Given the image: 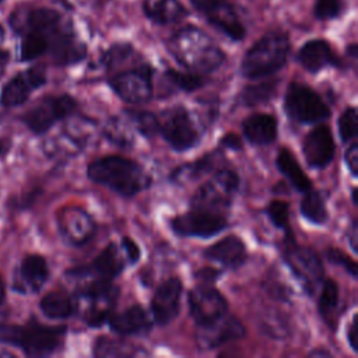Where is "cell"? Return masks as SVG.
I'll return each mask as SVG.
<instances>
[{"label":"cell","instance_id":"2","mask_svg":"<svg viewBox=\"0 0 358 358\" xmlns=\"http://www.w3.org/2000/svg\"><path fill=\"white\" fill-rule=\"evenodd\" d=\"M166 48L180 66L199 74L213 73L225 62V53L213 38L193 25L176 31L168 39Z\"/></svg>","mask_w":358,"mask_h":358},{"label":"cell","instance_id":"20","mask_svg":"<svg viewBox=\"0 0 358 358\" xmlns=\"http://www.w3.org/2000/svg\"><path fill=\"white\" fill-rule=\"evenodd\" d=\"M124 270V260L119 253V249L115 243H109L105 246L101 253L87 266L74 267L67 271L69 275L76 278H101V280H110L116 278Z\"/></svg>","mask_w":358,"mask_h":358},{"label":"cell","instance_id":"30","mask_svg":"<svg viewBox=\"0 0 358 358\" xmlns=\"http://www.w3.org/2000/svg\"><path fill=\"white\" fill-rule=\"evenodd\" d=\"M301 215L315 225H323L329 220V211L324 197L317 190H306L301 200Z\"/></svg>","mask_w":358,"mask_h":358},{"label":"cell","instance_id":"16","mask_svg":"<svg viewBox=\"0 0 358 358\" xmlns=\"http://www.w3.org/2000/svg\"><path fill=\"white\" fill-rule=\"evenodd\" d=\"M46 83V70L43 66L29 67L11 80H8L0 92V105L14 108L22 105L31 92Z\"/></svg>","mask_w":358,"mask_h":358},{"label":"cell","instance_id":"40","mask_svg":"<svg viewBox=\"0 0 358 358\" xmlns=\"http://www.w3.org/2000/svg\"><path fill=\"white\" fill-rule=\"evenodd\" d=\"M357 127H358V117L355 106H348L343 110L338 117V136L343 143H350L357 137Z\"/></svg>","mask_w":358,"mask_h":358},{"label":"cell","instance_id":"19","mask_svg":"<svg viewBox=\"0 0 358 358\" xmlns=\"http://www.w3.org/2000/svg\"><path fill=\"white\" fill-rule=\"evenodd\" d=\"M336 145L331 130L327 124H319L313 127L303 138L302 152L305 161L310 168L323 169L334 157Z\"/></svg>","mask_w":358,"mask_h":358},{"label":"cell","instance_id":"44","mask_svg":"<svg viewBox=\"0 0 358 358\" xmlns=\"http://www.w3.org/2000/svg\"><path fill=\"white\" fill-rule=\"evenodd\" d=\"M120 242H122V248L124 250V255L127 257V262L130 264L137 263L138 259H140V255H141L138 245L131 238H129V236H123Z\"/></svg>","mask_w":358,"mask_h":358},{"label":"cell","instance_id":"49","mask_svg":"<svg viewBox=\"0 0 358 358\" xmlns=\"http://www.w3.org/2000/svg\"><path fill=\"white\" fill-rule=\"evenodd\" d=\"M8 59H10V55L6 49H1L0 48V77L3 76L4 70H6V66L8 63Z\"/></svg>","mask_w":358,"mask_h":358},{"label":"cell","instance_id":"33","mask_svg":"<svg viewBox=\"0 0 358 358\" xmlns=\"http://www.w3.org/2000/svg\"><path fill=\"white\" fill-rule=\"evenodd\" d=\"M338 308V285L334 280L327 278L323 282L320 296H319V312L326 323L334 329V315Z\"/></svg>","mask_w":358,"mask_h":358},{"label":"cell","instance_id":"3","mask_svg":"<svg viewBox=\"0 0 358 358\" xmlns=\"http://www.w3.org/2000/svg\"><path fill=\"white\" fill-rule=\"evenodd\" d=\"M87 176L123 197H133L151 185L150 175L137 162L120 155H106L92 161L87 166Z\"/></svg>","mask_w":358,"mask_h":358},{"label":"cell","instance_id":"39","mask_svg":"<svg viewBox=\"0 0 358 358\" xmlns=\"http://www.w3.org/2000/svg\"><path fill=\"white\" fill-rule=\"evenodd\" d=\"M266 215L275 228L285 229L289 234V204L287 201L273 200L266 207Z\"/></svg>","mask_w":358,"mask_h":358},{"label":"cell","instance_id":"6","mask_svg":"<svg viewBox=\"0 0 358 358\" xmlns=\"http://www.w3.org/2000/svg\"><path fill=\"white\" fill-rule=\"evenodd\" d=\"M284 109L289 119L302 124H313L326 120L330 109L323 98L302 83H291L284 98Z\"/></svg>","mask_w":358,"mask_h":358},{"label":"cell","instance_id":"37","mask_svg":"<svg viewBox=\"0 0 358 358\" xmlns=\"http://www.w3.org/2000/svg\"><path fill=\"white\" fill-rule=\"evenodd\" d=\"M129 122L133 124L134 130L144 137H152L158 133V116L147 110H126Z\"/></svg>","mask_w":358,"mask_h":358},{"label":"cell","instance_id":"28","mask_svg":"<svg viewBox=\"0 0 358 358\" xmlns=\"http://www.w3.org/2000/svg\"><path fill=\"white\" fill-rule=\"evenodd\" d=\"M275 164L278 171L288 179V182L295 190L305 193L306 190L312 189V183L308 175L303 172L295 155L288 148H281L278 151Z\"/></svg>","mask_w":358,"mask_h":358},{"label":"cell","instance_id":"50","mask_svg":"<svg viewBox=\"0 0 358 358\" xmlns=\"http://www.w3.org/2000/svg\"><path fill=\"white\" fill-rule=\"evenodd\" d=\"M347 55L348 56H351V57H357V55H358V48H357V45L355 43H351L350 46H347Z\"/></svg>","mask_w":358,"mask_h":358},{"label":"cell","instance_id":"43","mask_svg":"<svg viewBox=\"0 0 358 358\" xmlns=\"http://www.w3.org/2000/svg\"><path fill=\"white\" fill-rule=\"evenodd\" d=\"M344 161L351 175L357 178L358 176V144L357 143H351L347 147L344 154Z\"/></svg>","mask_w":358,"mask_h":358},{"label":"cell","instance_id":"17","mask_svg":"<svg viewBox=\"0 0 358 358\" xmlns=\"http://www.w3.org/2000/svg\"><path fill=\"white\" fill-rule=\"evenodd\" d=\"M182 291L183 284L178 277L166 278L157 287L151 299V313L158 326L169 324L178 316Z\"/></svg>","mask_w":358,"mask_h":358},{"label":"cell","instance_id":"34","mask_svg":"<svg viewBox=\"0 0 358 358\" xmlns=\"http://www.w3.org/2000/svg\"><path fill=\"white\" fill-rule=\"evenodd\" d=\"M164 77L168 83H171L176 90L185 91V92H192L196 91L201 87L206 85L207 80L203 74L193 73V71H179L175 69H168L164 73Z\"/></svg>","mask_w":358,"mask_h":358},{"label":"cell","instance_id":"26","mask_svg":"<svg viewBox=\"0 0 358 358\" xmlns=\"http://www.w3.org/2000/svg\"><path fill=\"white\" fill-rule=\"evenodd\" d=\"M18 289L38 292L49 278V266L45 257L29 255L24 257L18 270Z\"/></svg>","mask_w":358,"mask_h":358},{"label":"cell","instance_id":"38","mask_svg":"<svg viewBox=\"0 0 358 358\" xmlns=\"http://www.w3.org/2000/svg\"><path fill=\"white\" fill-rule=\"evenodd\" d=\"M94 354L98 357H115V355H133L136 354V350L133 345L120 343L117 340H112L108 337H101L96 340L94 345Z\"/></svg>","mask_w":358,"mask_h":358},{"label":"cell","instance_id":"48","mask_svg":"<svg viewBox=\"0 0 358 358\" xmlns=\"http://www.w3.org/2000/svg\"><path fill=\"white\" fill-rule=\"evenodd\" d=\"M347 241L352 249V252L357 253V246H358V231H357V221H352L350 229L347 231Z\"/></svg>","mask_w":358,"mask_h":358},{"label":"cell","instance_id":"8","mask_svg":"<svg viewBox=\"0 0 358 358\" xmlns=\"http://www.w3.org/2000/svg\"><path fill=\"white\" fill-rule=\"evenodd\" d=\"M287 238L289 242L284 250V262L303 289L308 294H313L324 278L322 260L312 248L295 243L292 235L287 234Z\"/></svg>","mask_w":358,"mask_h":358},{"label":"cell","instance_id":"5","mask_svg":"<svg viewBox=\"0 0 358 358\" xmlns=\"http://www.w3.org/2000/svg\"><path fill=\"white\" fill-rule=\"evenodd\" d=\"M64 326H45L35 320L25 326L0 324V341L20 347L29 357L53 354L63 343Z\"/></svg>","mask_w":358,"mask_h":358},{"label":"cell","instance_id":"36","mask_svg":"<svg viewBox=\"0 0 358 358\" xmlns=\"http://www.w3.org/2000/svg\"><path fill=\"white\" fill-rule=\"evenodd\" d=\"M136 53V49L127 43V42H117L110 45L102 55L99 59V63L106 69V70H112L117 66H120L122 63L127 62L130 57H133Z\"/></svg>","mask_w":358,"mask_h":358},{"label":"cell","instance_id":"56","mask_svg":"<svg viewBox=\"0 0 358 358\" xmlns=\"http://www.w3.org/2000/svg\"><path fill=\"white\" fill-rule=\"evenodd\" d=\"M3 1H4V0H0V4H1V3H3Z\"/></svg>","mask_w":358,"mask_h":358},{"label":"cell","instance_id":"52","mask_svg":"<svg viewBox=\"0 0 358 358\" xmlns=\"http://www.w3.org/2000/svg\"><path fill=\"white\" fill-rule=\"evenodd\" d=\"M358 189L354 186L352 189H351V201L354 203V204H357L358 203Z\"/></svg>","mask_w":358,"mask_h":358},{"label":"cell","instance_id":"18","mask_svg":"<svg viewBox=\"0 0 358 358\" xmlns=\"http://www.w3.org/2000/svg\"><path fill=\"white\" fill-rule=\"evenodd\" d=\"M246 330L234 316L225 313L222 317L203 326H197L196 340L200 348L211 350L229 341L242 338Z\"/></svg>","mask_w":358,"mask_h":358},{"label":"cell","instance_id":"51","mask_svg":"<svg viewBox=\"0 0 358 358\" xmlns=\"http://www.w3.org/2000/svg\"><path fill=\"white\" fill-rule=\"evenodd\" d=\"M4 298H6V287H4V282L0 280V305L3 303Z\"/></svg>","mask_w":358,"mask_h":358},{"label":"cell","instance_id":"21","mask_svg":"<svg viewBox=\"0 0 358 358\" xmlns=\"http://www.w3.org/2000/svg\"><path fill=\"white\" fill-rule=\"evenodd\" d=\"M203 256L207 260L220 263L225 268L236 270L245 264L248 250L243 241L236 235H228L204 249Z\"/></svg>","mask_w":358,"mask_h":358},{"label":"cell","instance_id":"11","mask_svg":"<svg viewBox=\"0 0 358 358\" xmlns=\"http://www.w3.org/2000/svg\"><path fill=\"white\" fill-rule=\"evenodd\" d=\"M117 295L119 288L115 287L110 280L94 278L91 282L85 284L78 291V296L88 301V306L83 313V320L87 326L101 327L108 322Z\"/></svg>","mask_w":358,"mask_h":358},{"label":"cell","instance_id":"35","mask_svg":"<svg viewBox=\"0 0 358 358\" xmlns=\"http://www.w3.org/2000/svg\"><path fill=\"white\" fill-rule=\"evenodd\" d=\"M48 41L43 35L36 32H27L21 35L20 43V60L31 62L38 59L39 56L48 53Z\"/></svg>","mask_w":358,"mask_h":358},{"label":"cell","instance_id":"22","mask_svg":"<svg viewBox=\"0 0 358 358\" xmlns=\"http://www.w3.org/2000/svg\"><path fill=\"white\" fill-rule=\"evenodd\" d=\"M296 60L309 73H319L329 66H341L338 57L333 53L330 43L322 38L306 41L298 50Z\"/></svg>","mask_w":358,"mask_h":358},{"label":"cell","instance_id":"13","mask_svg":"<svg viewBox=\"0 0 358 358\" xmlns=\"http://www.w3.org/2000/svg\"><path fill=\"white\" fill-rule=\"evenodd\" d=\"M76 108V99L67 94L45 96L25 113L24 123L32 133L43 134L56 122L70 116Z\"/></svg>","mask_w":358,"mask_h":358},{"label":"cell","instance_id":"53","mask_svg":"<svg viewBox=\"0 0 358 358\" xmlns=\"http://www.w3.org/2000/svg\"><path fill=\"white\" fill-rule=\"evenodd\" d=\"M316 354H322V355H329V354H327L326 351H323V350H322V351H312V352H310V355H316Z\"/></svg>","mask_w":358,"mask_h":358},{"label":"cell","instance_id":"23","mask_svg":"<svg viewBox=\"0 0 358 358\" xmlns=\"http://www.w3.org/2000/svg\"><path fill=\"white\" fill-rule=\"evenodd\" d=\"M60 232L64 239L76 246L88 242L95 232V222L92 218L80 208H69L60 215Z\"/></svg>","mask_w":358,"mask_h":358},{"label":"cell","instance_id":"31","mask_svg":"<svg viewBox=\"0 0 358 358\" xmlns=\"http://www.w3.org/2000/svg\"><path fill=\"white\" fill-rule=\"evenodd\" d=\"M215 155H217L215 152H211V154H207V155L199 158L197 161H194L192 164H185L182 166H178L172 172L171 180L175 183H182L183 180L196 179L208 172H213V169L215 166V161H217Z\"/></svg>","mask_w":358,"mask_h":358},{"label":"cell","instance_id":"47","mask_svg":"<svg viewBox=\"0 0 358 358\" xmlns=\"http://www.w3.org/2000/svg\"><path fill=\"white\" fill-rule=\"evenodd\" d=\"M196 275H197L200 280H203L204 282L211 284L213 281H215V280L221 275V270H215V268H211V267H206V268L199 270Z\"/></svg>","mask_w":358,"mask_h":358},{"label":"cell","instance_id":"24","mask_svg":"<svg viewBox=\"0 0 358 358\" xmlns=\"http://www.w3.org/2000/svg\"><path fill=\"white\" fill-rule=\"evenodd\" d=\"M109 327L119 336H140L151 330V319L145 309L140 305H131L120 313L110 315Z\"/></svg>","mask_w":358,"mask_h":358},{"label":"cell","instance_id":"46","mask_svg":"<svg viewBox=\"0 0 358 358\" xmlns=\"http://www.w3.org/2000/svg\"><path fill=\"white\" fill-rule=\"evenodd\" d=\"M220 145L224 147V148L234 150V151L242 150V141H241L239 136L235 134V133H228V134H225V136L220 140Z\"/></svg>","mask_w":358,"mask_h":358},{"label":"cell","instance_id":"54","mask_svg":"<svg viewBox=\"0 0 358 358\" xmlns=\"http://www.w3.org/2000/svg\"><path fill=\"white\" fill-rule=\"evenodd\" d=\"M3 36H4V34H3V28L0 27V43H1V41H3Z\"/></svg>","mask_w":358,"mask_h":358},{"label":"cell","instance_id":"41","mask_svg":"<svg viewBox=\"0 0 358 358\" xmlns=\"http://www.w3.org/2000/svg\"><path fill=\"white\" fill-rule=\"evenodd\" d=\"M343 11V0H315L313 15L320 21H330L340 17Z\"/></svg>","mask_w":358,"mask_h":358},{"label":"cell","instance_id":"45","mask_svg":"<svg viewBox=\"0 0 358 358\" xmlns=\"http://www.w3.org/2000/svg\"><path fill=\"white\" fill-rule=\"evenodd\" d=\"M347 341L354 352L358 351V315L352 316V320L347 329Z\"/></svg>","mask_w":358,"mask_h":358},{"label":"cell","instance_id":"27","mask_svg":"<svg viewBox=\"0 0 358 358\" xmlns=\"http://www.w3.org/2000/svg\"><path fill=\"white\" fill-rule=\"evenodd\" d=\"M144 15L157 25H171L187 15L186 7L178 0H144Z\"/></svg>","mask_w":358,"mask_h":358},{"label":"cell","instance_id":"9","mask_svg":"<svg viewBox=\"0 0 358 358\" xmlns=\"http://www.w3.org/2000/svg\"><path fill=\"white\" fill-rule=\"evenodd\" d=\"M238 173L229 168H218L213 178L203 183L194 193L190 206L194 208L218 211L231 204V200L238 192Z\"/></svg>","mask_w":358,"mask_h":358},{"label":"cell","instance_id":"10","mask_svg":"<svg viewBox=\"0 0 358 358\" xmlns=\"http://www.w3.org/2000/svg\"><path fill=\"white\" fill-rule=\"evenodd\" d=\"M154 69L148 63L122 70L109 78L113 92L129 103H145L152 96Z\"/></svg>","mask_w":358,"mask_h":358},{"label":"cell","instance_id":"4","mask_svg":"<svg viewBox=\"0 0 358 358\" xmlns=\"http://www.w3.org/2000/svg\"><path fill=\"white\" fill-rule=\"evenodd\" d=\"M289 52L288 35L284 31L271 29L246 50L241 62V73L250 80L268 77L285 66Z\"/></svg>","mask_w":358,"mask_h":358},{"label":"cell","instance_id":"15","mask_svg":"<svg viewBox=\"0 0 358 358\" xmlns=\"http://www.w3.org/2000/svg\"><path fill=\"white\" fill-rule=\"evenodd\" d=\"M189 312L197 326L208 324L228 313L225 296L208 282L199 284L187 295Z\"/></svg>","mask_w":358,"mask_h":358},{"label":"cell","instance_id":"55","mask_svg":"<svg viewBox=\"0 0 358 358\" xmlns=\"http://www.w3.org/2000/svg\"><path fill=\"white\" fill-rule=\"evenodd\" d=\"M60 1H63V3H64V4H67V3H66V0H60Z\"/></svg>","mask_w":358,"mask_h":358},{"label":"cell","instance_id":"29","mask_svg":"<svg viewBox=\"0 0 358 358\" xmlns=\"http://www.w3.org/2000/svg\"><path fill=\"white\" fill-rule=\"evenodd\" d=\"M41 310L45 316L50 319H67L73 316L77 310V305L74 299L62 291H53L46 294L41 299Z\"/></svg>","mask_w":358,"mask_h":358},{"label":"cell","instance_id":"32","mask_svg":"<svg viewBox=\"0 0 358 358\" xmlns=\"http://www.w3.org/2000/svg\"><path fill=\"white\" fill-rule=\"evenodd\" d=\"M277 85H278L277 78H270V80L260 81L257 84L248 85L241 92L239 101L242 105H246V106H256L260 103H266L275 94Z\"/></svg>","mask_w":358,"mask_h":358},{"label":"cell","instance_id":"25","mask_svg":"<svg viewBox=\"0 0 358 358\" xmlns=\"http://www.w3.org/2000/svg\"><path fill=\"white\" fill-rule=\"evenodd\" d=\"M245 138L255 145L271 144L278 134L277 119L267 113H255L242 123Z\"/></svg>","mask_w":358,"mask_h":358},{"label":"cell","instance_id":"1","mask_svg":"<svg viewBox=\"0 0 358 358\" xmlns=\"http://www.w3.org/2000/svg\"><path fill=\"white\" fill-rule=\"evenodd\" d=\"M8 24L20 36L27 32L43 35L49 45L48 53L57 66L76 64L87 53V46L77 36L71 21L55 8L20 6L10 14Z\"/></svg>","mask_w":358,"mask_h":358},{"label":"cell","instance_id":"14","mask_svg":"<svg viewBox=\"0 0 358 358\" xmlns=\"http://www.w3.org/2000/svg\"><path fill=\"white\" fill-rule=\"evenodd\" d=\"M171 228L178 236L211 238L228 228V220L220 213L207 208H194L171 220Z\"/></svg>","mask_w":358,"mask_h":358},{"label":"cell","instance_id":"42","mask_svg":"<svg viewBox=\"0 0 358 358\" xmlns=\"http://www.w3.org/2000/svg\"><path fill=\"white\" fill-rule=\"evenodd\" d=\"M324 257L327 262L336 266H341L352 278L358 277V267L354 259H351L348 255H345L343 250L336 249V248H329L324 253Z\"/></svg>","mask_w":358,"mask_h":358},{"label":"cell","instance_id":"12","mask_svg":"<svg viewBox=\"0 0 358 358\" xmlns=\"http://www.w3.org/2000/svg\"><path fill=\"white\" fill-rule=\"evenodd\" d=\"M190 4L213 28L231 41L241 42L245 38L246 27L229 0H190Z\"/></svg>","mask_w":358,"mask_h":358},{"label":"cell","instance_id":"7","mask_svg":"<svg viewBox=\"0 0 358 358\" xmlns=\"http://www.w3.org/2000/svg\"><path fill=\"white\" fill-rule=\"evenodd\" d=\"M158 133L172 150L183 152L199 144L200 130L186 108L175 106L166 109L158 116Z\"/></svg>","mask_w":358,"mask_h":358}]
</instances>
